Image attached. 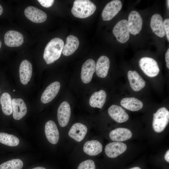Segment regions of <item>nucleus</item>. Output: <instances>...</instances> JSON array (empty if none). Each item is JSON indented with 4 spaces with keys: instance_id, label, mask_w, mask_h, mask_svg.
<instances>
[{
    "instance_id": "1",
    "label": "nucleus",
    "mask_w": 169,
    "mask_h": 169,
    "mask_svg": "<svg viewBox=\"0 0 169 169\" xmlns=\"http://www.w3.org/2000/svg\"><path fill=\"white\" fill-rule=\"evenodd\" d=\"M64 46L63 41L58 38L52 39L48 43L43 54L46 64H51L59 58Z\"/></svg>"
},
{
    "instance_id": "2",
    "label": "nucleus",
    "mask_w": 169,
    "mask_h": 169,
    "mask_svg": "<svg viewBox=\"0 0 169 169\" xmlns=\"http://www.w3.org/2000/svg\"><path fill=\"white\" fill-rule=\"evenodd\" d=\"M96 8L95 4L90 0H76L74 2L71 13L76 17L84 18L91 15Z\"/></svg>"
},
{
    "instance_id": "3",
    "label": "nucleus",
    "mask_w": 169,
    "mask_h": 169,
    "mask_svg": "<svg viewBox=\"0 0 169 169\" xmlns=\"http://www.w3.org/2000/svg\"><path fill=\"white\" fill-rule=\"evenodd\" d=\"M152 127L157 133L162 131L166 127L169 121V111L165 107L158 109L153 114Z\"/></svg>"
},
{
    "instance_id": "4",
    "label": "nucleus",
    "mask_w": 169,
    "mask_h": 169,
    "mask_svg": "<svg viewBox=\"0 0 169 169\" xmlns=\"http://www.w3.org/2000/svg\"><path fill=\"white\" fill-rule=\"evenodd\" d=\"M139 66L143 72L147 76L153 77L157 76L160 69L157 62L149 57L141 58L139 61Z\"/></svg>"
},
{
    "instance_id": "5",
    "label": "nucleus",
    "mask_w": 169,
    "mask_h": 169,
    "mask_svg": "<svg viewBox=\"0 0 169 169\" xmlns=\"http://www.w3.org/2000/svg\"><path fill=\"white\" fill-rule=\"evenodd\" d=\"M113 33L119 42H126L130 37L127 21L123 19L117 23L113 29Z\"/></svg>"
},
{
    "instance_id": "6",
    "label": "nucleus",
    "mask_w": 169,
    "mask_h": 169,
    "mask_svg": "<svg viewBox=\"0 0 169 169\" xmlns=\"http://www.w3.org/2000/svg\"><path fill=\"white\" fill-rule=\"evenodd\" d=\"M128 26L130 33L134 35L138 34L142 26L143 20L140 14L136 11H132L128 18Z\"/></svg>"
},
{
    "instance_id": "7",
    "label": "nucleus",
    "mask_w": 169,
    "mask_h": 169,
    "mask_svg": "<svg viewBox=\"0 0 169 169\" xmlns=\"http://www.w3.org/2000/svg\"><path fill=\"white\" fill-rule=\"evenodd\" d=\"M122 7L121 1L112 0L108 3L104 8L102 16L104 21H109L113 18L120 11Z\"/></svg>"
},
{
    "instance_id": "8",
    "label": "nucleus",
    "mask_w": 169,
    "mask_h": 169,
    "mask_svg": "<svg viewBox=\"0 0 169 169\" xmlns=\"http://www.w3.org/2000/svg\"><path fill=\"white\" fill-rule=\"evenodd\" d=\"M24 13L28 19L35 23L44 22L47 18L46 14L44 11L34 6H29L26 8Z\"/></svg>"
},
{
    "instance_id": "9",
    "label": "nucleus",
    "mask_w": 169,
    "mask_h": 169,
    "mask_svg": "<svg viewBox=\"0 0 169 169\" xmlns=\"http://www.w3.org/2000/svg\"><path fill=\"white\" fill-rule=\"evenodd\" d=\"M71 115V109L69 103L66 101L62 102L57 110V118L59 123L61 127L68 124Z\"/></svg>"
},
{
    "instance_id": "10",
    "label": "nucleus",
    "mask_w": 169,
    "mask_h": 169,
    "mask_svg": "<svg viewBox=\"0 0 169 169\" xmlns=\"http://www.w3.org/2000/svg\"><path fill=\"white\" fill-rule=\"evenodd\" d=\"M95 63L93 59L87 60L82 67L81 78L82 82L85 84L90 82L95 72Z\"/></svg>"
},
{
    "instance_id": "11",
    "label": "nucleus",
    "mask_w": 169,
    "mask_h": 169,
    "mask_svg": "<svg viewBox=\"0 0 169 169\" xmlns=\"http://www.w3.org/2000/svg\"><path fill=\"white\" fill-rule=\"evenodd\" d=\"M127 146L123 143L119 142H110L105 147V152L107 156L114 158L124 153L127 149Z\"/></svg>"
},
{
    "instance_id": "12",
    "label": "nucleus",
    "mask_w": 169,
    "mask_h": 169,
    "mask_svg": "<svg viewBox=\"0 0 169 169\" xmlns=\"http://www.w3.org/2000/svg\"><path fill=\"white\" fill-rule=\"evenodd\" d=\"M5 44L10 47H17L21 46L23 42V37L20 33L14 30L7 32L4 36Z\"/></svg>"
},
{
    "instance_id": "13",
    "label": "nucleus",
    "mask_w": 169,
    "mask_h": 169,
    "mask_svg": "<svg viewBox=\"0 0 169 169\" xmlns=\"http://www.w3.org/2000/svg\"><path fill=\"white\" fill-rule=\"evenodd\" d=\"M60 87V84L58 81L54 82L49 84L42 95L41 102L47 104L51 101L57 95Z\"/></svg>"
},
{
    "instance_id": "14",
    "label": "nucleus",
    "mask_w": 169,
    "mask_h": 169,
    "mask_svg": "<svg viewBox=\"0 0 169 169\" xmlns=\"http://www.w3.org/2000/svg\"><path fill=\"white\" fill-rule=\"evenodd\" d=\"M12 102L13 117L16 120H19L27 113V108L26 104L23 100L20 98H13L12 100Z\"/></svg>"
},
{
    "instance_id": "15",
    "label": "nucleus",
    "mask_w": 169,
    "mask_h": 169,
    "mask_svg": "<svg viewBox=\"0 0 169 169\" xmlns=\"http://www.w3.org/2000/svg\"><path fill=\"white\" fill-rule=\"evenodd\" d=\"M45 132L48 141L51 144H57L59 139V133L56 124L53 120H49L45 124Z\"/></svg>"
},
{
    "instance_id": "16",
    "label": "nucleus",
    "mask_w": 169,
    "mask_h": 169,
    "mask_svg": "<svg viewBox=\"0 0 169 169\" xmlns=\"http://www.w3.org/2000/svg\"><path fill=\"white\" fill-rule=\"evenodd\" d=\"M87 131V127L80 123L74 124L69 132V136L77 142L81 141L84 138Z\"/></svg>"
},
{
    "instance_id": "17",
    "label": "nucleus",
    "mask_w": 169,
    "mask_h": 169,
    "mask_svg": "<svg viewBox=\"0 0 169 169\" xmlns=\"http://www.w3.org/2000/svg\"><path fill=\"white\" fill-rule=\"evenodd\" d=\"M108 113L113 120L119 123L125 122L129 119L128 114L121 107L118 105H112L108 109Z\"/></svg>"
},
{
    "instance_id": "18",
    "label": "nucleus",
    "mask_w": 169,
    "mask_h": 169,
    "mask_svg": "<svg viewBox=\"0 0 169 169\" xmlns=\"http://www.w3.org/2000/svg\"><path fill=\"white\" fill-rule=\"evenodd\" d=\"M127 77L131 87L134 91H139L145 86V81L136 71L129 70Z\"/></svg>"
},
{
    "instance_id": "19",
    "label": "nucleus",
    "mask_w": 169,
    "mask_h": 169,
    "mask_svg": "<svg viewBox=\"0 0 169 169\" xmlns=\"http://www.w3.org/2000/svg\"><path fill=\"white\" fill-rule=\"evenodd\" d=\"M32 73L31 64L27 60L22 61L19 66V74L20 81L23 84H27L31 79Z\"/></svg>"
},
{
    "instance_id": "20",
    "label": "nucleus",
    "mask_w": 169,
    "mask_h": 169,
    "mask_svg": "<svg viewBox=\"0 0 169 169\" xmlns=\"http://www.w3.org/2000/svg\"><path fill=\"white\" fill-rule=\"evenodd\" d=\"M150 26L152 31L158 36L162 38L165 35L163 21L160 14L156 13L152 15L151 19Z\"/></svg>"
},
{
    "instance_id": "21",
    "label": "nucleus",
    "mask_w": 169,
    "mask_h": 169,
    "mask_svg": "<svg viewBox=\"0 0 169 169\" xmlns=\"http://www.w3.org/2000/svg\"><path fill=\"white\" fill-rule=\"evenodd\" d=\"M131 132L128 129L118 128L112 131L109 134L110 139L113 141H124L130 139L132 136Z\"/></svg>"
},
{
    "instance_id": "22",
    "label": "nucleus",
    "mask_w": 169,
    "mask_h": 169,
    "mask_svg": "<svg viewBox=\"0 0 169 169\" xmlns=\"http://www.w3.org/2000/svg\"><path fill=\"white\" fill-rule=\"evenodd\" d=\"M110 66L108 58L105 56H101L98 59L95 65V71L97 75L99 77L104 78L107 75Z\"/></svg>"
},
{
    "instance_id": "23",
    "label": "nucleus",
    "mask_w": 169,
    "mask_h": 169,
    "mask_svg": "<svg viewBox=\"0 0 169 169\" xmlns=\"http://www.w3.org/2000/svg\"><path fill=\"white\" fill-rule=\"evenodd\" d=\"M78 38L73 35L68 36L66 39V44L64 45L62 53L65 56H69L73 54L79 45Z\"/></svg>"
},
{
    "instance_id": "24",
    "label": "nucleus",
    "mask_w": 169,
    "mask_h": 169,
    "mask_svg": "<svg viewBox=\"0 0 169 169\" xmlns=\"http://www.w3.org/2000/svg\"><path fill=\"white\" fill-rule=\"evenodd\" d=\"M102 148V145L100 142L96 140H92L88 141L84 143L83 150L88 155L94 156L101 153Z\"/></svg>"
},
{
    "instance_id": "25",
    "label": "nucleus",
    "mask_w": 169,
    "mask_h": 169,
    "mask_svg": "<svg viewBox=\"0 0 169 169\" xmlns=\"http://www.w3.org/2000/svg\"><path fill=\"white\" fill-rule=\"evenodd\" d=\"M120 104L126 109L132 111H138L143 107L142 102L134 97L124 98L121 100Z\"/></svg>"
},
{
    "instance_id": "26",
    "label": "nucleus",
    "mask_w": 169,
    "mask_h": 169,
    "mask_svg": "<svg viewBox=\"0 0 169 169\" xmlns=\"http://www.w3.org/2000/svg\"><path fill=\"white\" fill-rule=\"evenodd\" d=\"M107 95L105 92L102 90L94 93L89 100V104L92 107L102 108L106 100Z\"/></svg>"
},
{
    "instance_id": "27",
    "label": "nucleus",
    "mask_w": 169,
    "mask_h": 169,
    "mask_svg": "<svg viewBox=\"0 0 169 169\" xmlns=\"http://www.w3.org/2000/svg\"><path fill=\"white\" fill-rule=\"evenodd\" d=\"M12 100L10 95L7 92L3 93L0 98L2 110L6 115H10L12 113Z\"/></svg>"
},
{
    "instance_id": "28",
    "label": "nucleus",
    "mask_w": 169,
    "mask_h": 169,
    "mask_svg": "<svg viewBox=\"0 0 169 169\" xmlns=\"http://www.w3.org/2000/svg\"><path fill=\"white\" fill-rule=\"evenodd\" d=\"M0 142L8 146H15L19 144V140L13 135L0 132Z\"/></svg>"
},
{
    "instance_id": "29",
    "label": "nucleus",
    "mask_w": 169,
    "mask_h": 169,
    "mask_svg": "<svg viewBox=\"0 0 169 169\" xmlns=\"http://www.w3.org/2000/svg\"><path fill=\"white\" fill-rule=\"evenodd\" d=\"M23 166L21 160L15 159L2 163L0 165V169H21Z\"/></svg>"
},
{
    "instance_id": "30",
    "label": "nucleus",
    "mask_w": 169,
    "mask_h": 169,
    "mask_svg": "<svg viewBox=\"0 0 169 169\" xmlns=\"http://www.w3.org/2000/svg\"><path fill=\"white\" fill-rule=\"evenodd\" d=\"M77 169H95V166L93 161L89 159L81 162Z\"/></svg>"
},
{
    "instance_id": "31",
    "label": "nucleus",
    "mask_w": 169,
    "mask_h": 169,
    "mask_svg": "<svg viewBox=\"0 0 169 169\" xmlns=\"http://www.w3.org/2000/svg\"><path fill=\"white\" fill-rule=\"evenodd\" d=\"M38 1L41 5L45 8L50 7L54 2V0H38Z\"/></svg>"
},
{
    "instance_id": "32",
    "label": "nucleus",
    "mask_w": 169,
    "mask_h": 169,
    "mask_svg": "<svg viewBox=\"0 0 169 169\" xmlns=\"http://www.w3.org/2000/svg\"><path fill=\"white\" fill-rule=\"evenodd\" d=\"M164 27L165 34L167 38L168 41H169V19L166 18L163 21Z\"/></svg>"
},
{
    "instance_id": "33",
    "label": "nucleus",
    "mask_w": 169,
    "mask_h": 169,
    "mask_svg": "<svg viewBox=\"0 0 169 169\" xmlns=\"http://www.w3.org/2000/svg\"><path fill=\"white\" fill-rule=\"evenodd\" d=\"M165 60L166 66L168 69H169V49H168L165 54Z\"/></svg>"
},
{
    "instance_id": "34",
    "label": "nucleus",
    "mask_w": 169,
    "mask_h": 169,
    "mask_svg": "<svg viewBox=\"0 0 169 169\" xmlns=\"http://www.w3.org/2000/svg\"><path fill=\"white\" fill-rule=\"evenodd\" d=\"M165 159L168 162H169V150H168L166 152L165 156Z\"/></svg>"
},
{
    "instance_id": "35",
    "label": "nucleus",
    "mask_w": 169,
    "mask_h": 169,
    "mask_svg": "<svg viewBox=\"0 0 169 169\" xmlns=\"http://www.w3.org/2000/svg\"><path fill=\"white\" fill-rule=\"evenodd\" d=\"M31 169H46V168L43 167L39 166L35 167Z\"/></svg>"
},
{
    "instance_id": "36",
    "label": "nucleus",
    "mask_w": 169,
    "mask_h": 169,
    "mask_svg": "<svg viewBox=\"0 0 169 169\" xmlns=\"http://www.w3.org/2000/svg\"><path fill=\"white\" fill-rule=\"evenodd\" d=\"M3 8L2 6L0 4V15H1L3 12Z\"/></svg>"
},
{
    "instance_id": "37",
    "label": "nucleus",
    "mask_w": 169,
    "mask_h": 169,
    "mask_svg": "<svg viewBox=\"0 0 169 169\" xmlns=\"http://www.w3.org/2000/svg\"><path fill=\"white\" fill-rule=\"evenodd\" d=\"M129 169H141L139 167H135L131 168Z\"/></svg>"
},
{
    "instance_id": "38",
    "label": "nucleus",
    "mask_w": 169,
    "mask_h": 169,
    "mask_svg": "<svg viewBox=\"0 0 169 169\" xmlns=\"http://www.w3.org/2000/svg\"><path fill=\"white\" fill-rule=\"evenodd\" d=\"M167 7L169 9V1L168 0H167Z\"/></svg>"
},
{
    "instance_id": "39",
    "label": "nucleus",
    "mask_w": 169,
    "mask_h": 169,
    "mask_svg": "<svg viewBox=\"0 0 169 169\" xmlns=\"http://www.w3.org/2000/svg\"><path fill=\"white\" fill-rule=\"evenodd\" d=\"M1 45H2V43H1V41L0 40V49L1 47Z\"/></svg>"
},
{
    "instance_id": "40",
    "label": "nucleus",
    "mask_w": 169,
    "mask_h": 169,
    "mask_svg": "<svg viewBox=\"0 0 169 169\" xmlns=\"http://www.w3.org/2000/svg\"><path fill=\"white\" fill-rule=\"evenodd\" d=\"M13 91H15V90H13Z\"/></svg>"
},
{
    "instance_id": "41",
    "label": "nucleus",
    "mask_w": 169,
    "mask_h": 169,
    "mask_svg": "<svg viewBox=\"0 0 169 169\" xmlns=\"http://www.w3.org/2000/svg\"></svg>"
}]
</instances>
